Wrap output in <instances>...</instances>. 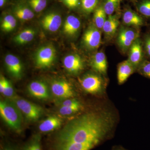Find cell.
<instances>
[{
	"mask_svg": "<svg viewBox=\"0 0 150 150\" xmlns=\"http://www.w3.org/2000/svg\"><path fill=\"white\" fill-rule=\"evenodd\" d=\"M0 115L3 121L11 129L18 133L21 132V112L12 100H1Z\"/></svg>",
	"mask_w": 150,
	"mask_h": 150,
	"instance_id": "1",
	"label": "cell"
},
{
	"mask_svg": "<svg viewBox=\"0 0 150 150\" xmlns=\"http://www.w3.org/2000/svg\"><path fill=\"white\" fill-rule=\"evenodd\" d=\"M12 100L26 119L30 121H37L43 115L44 110L42 108L26 100L15 98Z\"/></svg>",
	"mask_w": 150,
	"mask_h": 150,
	"instance_id": "2",
	"label": "cell"
},
{
	"mask_svg": "<svg viewBox=\"0 0 150 150\" xmlns=\"http://www.w3.org/2000/svg\"><path fill=\"white\" fill-rule=\"evenodd\" d=\"M79 82L84 90L88 93H99L103 89L102 79L98 75L92 74L86 75L80 79Z\"/></svg>",
	"mask_w": 150,
	"mask_h": 150,
	"instance_id": "3",
	"label": "cell"
},
{
	"mask_svg": "<svg viewBox=\"0 0 150 150\" xmlns=\"http://www.w3.org/2000/svg\"><path fill=\"white\" fill-rule=\"evenodd\" d=\"M56 55L54 47L48 46L42 47L35 55V64L39 68H48L53 64Z\"/></svg>",
	"mask_w": 150,
	"mask_h": 150,
	"instance_id": "4",
	"label": "cell"
},
{
	"mask_svg": "<svg viewBox=\"0 0 150 150\" xmlns=\"http://www.w3.org/2000/svg\"><path fill=\"white\" fill-rule=\"evenodd\" d=\"M139 33L135 30L128 28H122L117 38L118 45L123 51H127L138 39Z\"/></svg>",
	"mask_w": 150,
	"mask_h": 150,
	"instance_id": "5",
	"label": "cell"
},
{
	"mask_svg": "<svg viewBox=\"0 0 150 150\" xmlns=\"http://www.w3.org/2000/svg\"><path fill=\"white\" fill-rule=\"evenodd\" d=\"M94 26L88 28L84 33L83 41L87 48L94 50L99 48L101 43V33Z\"/></svg>",
	"mask_w": 150,
	"mask_h": 150,
	"instance_id": "6",
	"label": "cell"
},
{
	"mask_svg": "<svg viewBox=\"0 0 150 150\" xmlns=\"http://www.w3.org/2000/svg\"><path fill=\"white\" fill-rule=\"evenodd\" d=\"M51 90L54 96L59 98L67 99L74 96L72 88L66 81H54L51 83Z\"/></svg>",
	"mask_w": 150,
	"mask_h": 150,
	"instance_id": "7",
	"label": "cell"
},
{
	"mask_svg": "<svg viewBox=\"0 0 150 150\" xmlns=\"http://www.w3.org/2000/svg\"><path fill=\"white\" fill-rule=\"evenodd\" d=\"M28 90L32 96L40 99H47L50 93L46 84L40 81H34L30 83Z\"/></svg>",
	"mask_w": 150,
	"mask_h": 150,
	"instance_id": "8",
	"label": "cell"
},
{
	"mask_svg": "<svg viewBox=\"0 0 150 150\" xmlns=\"http://www.w3.org/2000/svg\"><path fill=\"white\" fill-rule=\"evenodd\" d=\"M65 69L72 74H77L83 70V63L79 55L71 54L66 56L64 60Z\"/></svg>",
	"mask_w": 150,
	"mask_h": 150,
	"instance_id": "9",
	"label": "cell"
},
{
	"mask_svg": "<svg viewBox=\"0 0 150 150\" xmlns=\"http://www.w3.org/2000/svg\"><path fill=\"white\" fill-rule=\"evenodd\" d=\"M62 23V17L60 15L55 13H51L43 17L41 24L46 30L56 32L61 27Z\"/></svg>",
	"mask_w": 150,
	"mask_h": 150,
	"instance_id": "10",
	"label": "cell"
},
{
	"mask_svg": "<svg viewBox=\"0 0 150 150\" xmlns=\"http://www.w3.org/2000/svg\"><path fill=\"white\" fill-rule=\"evenodd\" d=\"M5 62L9 72L16 78L21 76L22 67L19 59L12 54H8L6 56Z\"/></svg>",
	"mask_w": 150,
	"mask_h": 150,
	"instance_id": "11",
	"label": "cell"
},
{
	"mask_svg": "<svg viewBox=\"0 0 150 150\" xmlns=\"http://www.w3.org/2000/svg\"><path fill=\"white\" fill-rule=\"evenodd\" d=\"M135 67L129 60L120 63L118 67L117 79L118 83L121 84L125 82L127 79L134 73Z\"/></svg>",
	"mask_w": 150,
	"mask_h": 150,
	"instance_id": "12",
	"label": "cell"
},
{
	"mask_svg": "<svg viewBox=\"0 0 150 150\" xmlns=\"http://www.w3.org/2000/svg\"><path fill=\"white\" fill-rule=\"evenodd\" d=\"M62 120L55 115L49 116L39 124L38 129L42 133H48L59 129L62 124Z\"/></svg>",
	"mask_w": 150,
	"mask_h": 150,
	"instance_id": "13",
	"label": "cell"
},
{
	"mask_svg": "<svg viewBox=\"0 0 150 150\" xmlns=\"http://www.w3.org/2000/svg\"><path fill=\"white\" fill-rule=\"evenodd\" d=\"M92 67L97 72L105 75L107 72V62L105 54L99 51L94 55L92 62Z\"/></svg>",
	"mask_w": 150,
	"mask_h": 150,
	"instance_id": "14",
	"label": "cell"
},
{
	"mask_svg": "<svg viewBox=\"0 0 150 150\" xmlns=\"http://www.w3.org/2000/svg\"><path fill=\"white\" fill-rule=\"evenodd\" d=\"M143 56L141 42L137 39L130 47L129 62L136 68L142 62Z\"/></svg>",
	"mask_w": 150,
	"mask_h": 150,
	"instance_id": "15",
	"label": "cell"
},
{
	"mask_svg": "<svg viewBox=\"0 0 150 150\" xmlns=\"http://www.w3.org/2000/svg\"><path fill=\"white\" fill-rule=\"evenodd\" d=\"M81 27V22L76 17L73 15L67 17L64 25V31L67 35H74Z\"/></svg>",
	"mask_w": 150,
	"mask_h": 150,
	"instance_id": "16",
	"label": "cell"
},
{
	"mask_svg": "<svg viewBox=\"0 0 150 150\" xmlns=\"http://www.w3.org/2000/svg\"><path fill=\"white\" fill-rule=\"evenodd\" d=\"M123 20L125 24L128 25L139 26L143 24L142 18L134 11L128 10L124 13Z\"/></svg>",
	"mask_w": 150,
	"mask_h": 150,
	"instance_id": "17",
	"label": "cell"
},
{
	"mask_svg": "<svg viewBox=\"0 0 150 150\" xmlns=\"http://www.w3.org/2000/svg\"><path fill=\"white\" fill-rule=\"evenodd\" d=\"M119 24V22L115 16L112 15L108 16L103 25L102 29L106 35L112 36L115 34Z\"/></svg>",
	"mask_w": 150,
	"mask_h": 150,
	"instance_id": "18",
	"label": "cell"
},
{
	"mask_svg": "<svg viewBox=\"0 0 150 150\" xmlns=\"http://www.w3.org/2000/svg\"><path fill=\"white\" fill-rule=\"evenodd\" d=\"M41 139L40 134L33 135L19 150H42Z\"/></svg>",
	"mask_w": 150,
	"mask_h": 150,
	"instance_id": "19",
	"label": "cell"
},
{
	"mask_svg": "<svg viewBox=\"0 0 150 150\" xmlns=\"http://www.w3.org/2000/svg\"><path fill=\"white\" fill-rule=\"evenodd\" d=\"M35 31L30 28L25 29L21 31L15 38L14 41L18 44H23L30 42L34 38Z\"/></svg>",
	"mask_w": 150,
	"mask_h": 150,
	"instance_id": "20",
	"label": "cell"
},
{
	"mask_svg": "<svg viewBox=\"0 0 150 150\" xmlns=\"http://www.w3.org/2000/svg\"><path fill=\"white\" fill-rule=\"evenodd\" d=\"M106 15L103 7L97 8L95 11L93 20L96 27L98 29H102L105 21Z\"/></svg>",
	"mask_w": 150,
	"mask_h": 150,
	"instance_id": "21",
	"label": "cell"
},
{
	"mask_svg": "<svg viewBox=\"0 0 150 150\" xmlns=\"http://www.w3.org/2000/svg\"><path fill=\"white\" fill-rule=\"evenodd\" d=\"M14 13L18 18L22 20H29L34 17L33 11L26 7H18L15 10Z\"/></svg>",
	"mask_w": 150,
	"mask_h": 150,
	"instance_id": "22",
	"label": "cell"
},
{
	"mask_svg": "<svg viewBox=\"0 0 150 150\" xmlns=\"http://www.w3.org/2000/svg\"><path fill=\"white\" fill-rule=\"evenodd\" d=\"M16 25V21L13 16L11 15L6 16L3 18L1 27L3 30L6 32L11 31Z\"/></svg>",
	"mask_w": 150,
	"mask_h": 150,
	"instance_id": "23",
	"label": "cell"
},
{
	"mask_svg": "<svg viewBox=\"0 0 150 150\" xmlns=\"http://www.w3.org/2000/svg\"><path fill=\"white\" fill-rule=\"evenodd\" d=\"M121 0H105L103 8L106 15H112L118 8Z\"/></svg>",
	"mask_w": 150,
	"mask_h": 150,
	"instance_id": "24",
	"label": "cell"
},
{
	"mask_svg": "<svg viewBox=\"0 0 150 150\" xmlns=\"http://www.w3.org/2000/svg\"><path fill=\"white\" fill-rule=\"evenodd\" d=\"M29 4L36 12H40L47 6V0H29Z\"/></svg>",
	"mask_w": 150,
	"mask_h": 150,
	"instance_id": "25",
	"label": "cell"
},
{
	"mask_svg": "<svg viewBox=\"0 0 150 150\" xmlns=\"http://www.w3.org/2000/svg\"><path fill=\"white\" fill-rule=\"evenodd\" d=\"M98 0H81L82 7L86 12H91L96 7Z\"/></svg>",
	"mask_w": 150,
	"mask_h": 150,
	"instance_id": "26",
	"label": "cell"
},
{
	"mask_svg": "<svg viewBox=\"0 0 150 150\" xmlns=\"http://www.w3.org/2000/svg\"><path fill=\"white\" fill-rule=\"evenodd\" d=\"M140 13L145 16L150 17V0H145L138 6Z\"/></svg>",
	"mask_w": 150,
	"mask_h": 150,
	"instance_id": "27",
	"label": "cell"
},
{
	"mask_svg": "<svg viewBox=\"0 0 150 150\" xmlns=\"http://www.w3.org/2000/svg\"><path fill=\"white\" fill-rule=\"evenodd\" d=\"M81 108L61 106L59 109V112L62 115H71L79 111Z\"/></svg>",
	"mask_w": 150,
	"mask_h": 150,
	"instance_id": "28",
	"label": "cell"
},
{
	"mask_svg": "<svg viewBox=\"0 0 150 150\" xmlns=\"http://www.w3.org/2000/svg\"><path fill=\"white\" fill-rule=\"evenodd\" d=\"M61 106H68V107H82L81 103L75 98H67L61 103Z\"/></svg>",
	"mask_w": 150,
	"mask_h": 150,
	"instance_id": "29",
	"label": "cell"
},
{
	"mask_svg": "<svg viewBox=\"0 0 150 150\" xmlns=\"http://www.w3.org/2000/svg\"><path fill=\"white\" fill-rule=\"evenodd\" d=\"M140 72L142 75L150 78V62H145L140 66Z\"/></svg>",
	"mask_w": 150,
	"mask_h": 150,
	"instance_id": "30",
	"label": "cell"
},
{
	"mask_svg": "<svg viewBox=\"0 0 150 150\" xmlns=\"http://www.w3.org/2000/svg\"><path fill=\"white\" fill-rule=\"evenodd\" d=\"M2 94L7 97L11 98L13 96L14 89L12 85L10 82L7 81L6 86Z\"/></svg>",
	"mask_w": 150,
	"mask_h": 150,
	"instance_id": "31",
	"label": "cell"
},
{
	"mask_svg": "<svg viewBox=\"0 0 150 150\" xmlns=\"http://www.w3.org/2000/svg\"><path fill=\"white\" fill-rule=\"evenodd\" d=\"M68 7L73 8L76 7L79 5V0H62Z\"/></svg>",
	"mask_w": 150,
	"mask_h": 150,
	"instance_id": "32",
	"label": "cell"
},
{
	"mask_svg": "<svg viewBox=\"0 0 150 150\" xmlns=\"http://www.w3.org/2000/svg\"><path fill=\"white\" fill-rule=\"evenodd\" d=\"M7 80L3 76H1L0 79V92L2 94L6 86Z\"/></svg>",
	"mask_w": 150,
	"mask_h": 150,
	"instance_id": "33",
	"label": "cell"
},
{
	"mask_svg": "<svg viewBox=\"0 0 150 150\" xmlns=\"http://www.w3.org/2000/svg\"><path fill=\"white\" fill-rule=\"evenodd\" d=\"M145 47L148 55L150 57V36L147 38L145 42Z\"/></svg>",
	"mask_w": 150,
	"mask_h": 150,
	"instance_id": "34",
	"label": "cell"
},
{
	"mask_svg": "<svg viewBox=\"0 0 150 150\" xmlns=\"http://www.w3.org/2000/svg\"><path fill=\"white\" fill-rule=\"evenodd\" d=\"M1 150H19V149L13 145L7 144L5 145L3 147Z\"/></svg>",
	"mask_w": 150,
	"mask_h": 150,
	"instance_id": "35",
	"label": "cell"
},
{
	"mask_svg": "<svg viewBox=\"0 0 150 150\" xmlns=\"http://www.w3.org/2000/svg\"><path fill=\"white\" fill-rule=\"evenodd\" d=\"M111 150H127L121 146H115L112 148Z\"/></svg>",
	"mask_w": 150,
	"mask_h": 150,
	"instance_id": "36",
	"label": "cell"
},
{
	"mask_svg": "<svg viewBox=\"0 0 150 150\" xmlns=\"http://www.w3.org/2000/svg\"><path fill=\"white\" fill-rule=\"evenodd\" d=\"M6 0H0V6L1 7L4 6V4Z\"/></svg>",
	"mask_w": 150,
	"mask_h": 150,
	"instance_id": "37",
	"label": "cell"
}]
</instances>
